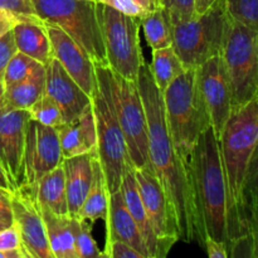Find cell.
I'll list each match as a JSON object with an SVG mask.
<instances>
[{
    "label": "cell",
    "mask_w": 258,
    "mask_h": 258,
    "mask_svg": "<svg viewBox=\"0 0 258 258\" xmlns=\"http://www.w3.org/2000/svg\"><path fill=\"white\" fill-rule=\"evenodd\" d=\"M23 249L19 231L14 223L7 228L0 229V251Z\"/></svg>",
    "instance_id": "f35d334b"
},
{
    "label": "cell",
    "mask_w": 258,
    "mask_h": 258,
    "mask_svg": "<svg viewBox=\"0 0 258 258\" xmlns=\"http://www.w3.org/2000/svg\"><path fill=\"white\" fill-rule=\"evenodd\" d=\"M45 27L52 44L53 57L62 64L66 72L77 82V85L92 98L98 90L96 66L93 60L62 28L48 23H45Z\"/></svg>",
    "instance_id": "2e32d148"
},
{
    "label": "cell",
    "mask_w": 258,
    "mask_h": 258,
    "mask_svg": "<svg viewBox=\"0 0 258 258\" xmlns=\"http://www.w3.org/2000/svg\"><path fill=\"white\" fill-rule=\"evenodd\" d=\"M202 97L217 139L232 113V92L221 54L197 67Z\"/></svg>",
    "instance_id": "5bb4252c"
},
{
    "label": "cell",
    "mask_w": 258,
    "mask_h": 258,
    "mask_svg": "<svg viewBox=\"0 0 258 258\" xmlns=\"http://www.w3.org/2000/svg\"><path fill=\"white\" fill-rule=\"evenodd\" d=\"M35 199L42 209L58 216H70L64 169L62 164L40 179L35 188Z\"/></svg>",
    "instance_id": "603a6c76"
},
{
    "label": "cell",
    "mask_w": 258,
    "mask_h": 258,
    "mask_svg": "<svg viewBox=\"0 0 258 258\" xmlns=\"http://www.w3.org/2000/svg\"><path fill=\"white\" fill-rule=\"evenodd\" d=\"M38 64L39 62L18 50L9 60L8 66L5 67L4 75H3V83H4L5 90L14 86L15 83L25 80Z\"/></svg>",
    "instance_id": "1f68e13d"
},
{
    "label": "cell",
    "mask_w": 258,
    "mask_h": 258,
    "mask_svg": "<svg viewBox=\"0 0 258 258\" xmlns=\"http://www.w3.org/2000/svg\"><path fill=\"white\" fill-rule=\"evenodd\" d=\"M141 28L149 47L165 48L173 43V25L165 8L155 0V5L141 19Z\"/></svg>",
    "instance_id": "4316f807"
},
{
    "label": "cell",
    "mask_w": 258,
    "mask_h": 258,
    "mask_svg": "<svg viewBox=\"0 0 258 258\" xmlns=\"http://www.w3.org/2000/svg\"><path fill=\"white\" fill-rule=\"evenodd\" d=\"M45 93V66L39 63L25 80L5 90V110H27Z\"/></svg>",
    "instance_id": "cb8c5ba5"
},
{
    "label": "cell",
    "mask_w": 258,
    "mask_h": 258,
    "mask_svg": "<svg viewBox=\"0 0 258 258\" xmlns=\"http://www.w3.org/2000/svg\"><path fill=\"white\" fill-rule=\"evenodd\" d=\"M93 174L92 183H91L90 190L78 211V218L88 221L90 223H95L97 221H106L108 211V199H110V191H108L107 184H106L105 175H103L102 168L98 161L97 155H93Z\"/></svg>",
    "instance_id": "d4e9b609"
},
{
    "label": "cell",
    "mask_w": 258,
    "mask_h": 258,
    "mask_svg": "<svg viewBox=\"0 0 258 258\" xmlns=\"http://www.w3.org/2000/svg\"><path fill=\"white\" fill-rule=\"evenodd\" d=\"M163 100L171 140L181 158L189 161L201 135L211 127L197 68H186L178 76L163 92Z\"/></svg>",
    "instance_id": "277c9868"
},
{
    "label": "cell",
    "mask_w": 258,
    "mask_h": 258,
    "mask_svg": "<svg viewBox=\"0 0 258 258\" xmlns=\"http://www.w3.org/2000/svg\"><path fill=\"white\" fill-rule=\"evenodd\" d=\"M0 229H3V228H2V227H0Z\"/></svg>",
    "instance_id": "c3c4849f"
},
{
    "label": "cell",
    "mask_w": 258,
    "mask_h": 258,
    "mask_svg": "<svg viewBox=\"0 0 258 258\" xmlns=\"http://www.w3.org/2000/svg\"><path fill=\"white\" fill-rule=\"evenodd\" d=\"M38 17L62 28L93 60L96 67H107L105 44L93 0H32Z\"/></svg>",
    "instance_id": "8992f818"
},
{
    "label": "cell",
    "mask_w": 258,
    "mask_h": 258,
    "mask_svg": "<svg viewBox=\"0 0 258 258\" xmlns=\"http://www.w3.org/2000/svg\"><path fill=\"white\" fill-rule=\"evenodd\" d=\"M17 23L18 19L14 15L5 12V10H0V37L7 32H9V30H12Z\"/></svg>",
    "instance_id": "b9f144b4"
},
{
    "label": "cell",
    "mask_w": 258,
    "mask_h": 258,
    "mask_svg": "<svg viewBox=\"0 0 258 258\" xmlns=\"http://www.w3.org/2000/svg\"><path fill=\"white\" fill-rule=\"evenodd\" d=\"M92 223L78 217H72V231L77 258L103 257L92 237Z\"/></svg>",
    "instance_id": "f1b7e54d"
},
{
    "label": "cell",
    "mask_w": 258,
    "mask_h": 258,
    "mask_svg": "<svg viewBox=\"0 0 258 258\" xmlns=\"http://www.w3.org/2000/svg\"><path fill=\"white\" fill-rule=\"evenodd\" d=\"M221 57L232 92V111L258 95V32L227 19Z\"/></svg>",
    "instance_id": "52a82bcc"
},
{
    "label": "cell",
    "mask_w": 258,
    "mask_h": 258,
    "mask_svg": "<svg viewBox=\"0 0 258 258\" xmlns=\"http://www.w3.org/2000/svg\"><path fill=\"white\" fill-rule=\"evenodd\" d=\"M45 93L60 106L66 122L75 120L92 102L54 57L45 64Z\"/></svg>",
    "instance_id": "e0dca14e"
},
{
    "label": "cell",
    "mask_w": 258,
    "mask_h": 258,
    "mask_svg": "<svg viewBox=\"0 0 258 258\" xmlns=\"http://www.w3.org/2000/svg\"><path fill=\"white\" fill-rule=\"evenodd\" d=\"M168 12L171 25L193 19L197 15L196 0H156Z\"/></svg>",
    "instance_id": "e575fe53"
},
{
    "label": "cell",
    "mask_w": 258,
    "mask_h": 258,
    "mask_svg": "<svg viewBox=\"0 0 258 258\" xmlns=\"http://www.w3.org/2000/svg\"><path fill=\"white\" fill-rule=\"evenodd\" d=\"M14 224L27 258H54L48 242L42 211L35 196L20 188L10 196Z\"/></svg>",
    "instance_id": "4fadbf2b"
},
{
    "label": "cell",
    "mask_w": 258,
    "mask_h": 258,
    "mask_svg": "<svg viewBox=\"0 0 258 258\" xmlns=\"http://www.w3.org/2000/svg\"><path fill=\"white\" fill-rule=\"evenodd\" d=\"M227 19L224 0H214L202 14L173 25L171 45L185 68H197L221 54Z\"/></svg>",
    "instance_id": "ba28073f"
},
{
    "label": "cell",
    "mask_w": 258,
    "mask_h": 258,
    "mask_svg": "<svg viewBox=\"0 0 258 258\" xmlns=\"http://www.w3.org/2000/svg\"><path fill=\"white\" fill-rule=\"evenodd\" d=\"M93 155L95 153L82 154L73 158L63 159L66 178V191L70 216H77L92 183Z\"/></svg>",
    "instance_id": "ffe728a7"
},
{
    "label": "cell",
    "mask_w": 258,
    "mask_h": 258,
    "mask_svg": "<svg viewBox=\"0 0 258 258\" xmlns=\"http://www.w3.org/2000/svg\"><path fill=\"white\" fill-rule=\"evenodd\" d=\"M63 161L57 130L29 118L25 133L24 185L35 196V188L40 179L60 165Z\"/></svg>",
    "instance_id": "7c38bea8"
},
{
    "label": "cell",
    "mask_w": 258,
    "mask_h": 258,
    "mask_svg": "<svg viewBox=\"0 0 258 258\" xmlns=\"http://www.w3.org/2000/svg\"><path fill=\"white\" fill-rule=\"evenodd\" d=\"M92 107L97 134L96 155L102 168L108 191L113 193L120 190L125 169L131 163L127 145L110 101L100 88L92 97Z\"/></svg>",
    "instance_id": "30bf717a"
},
{
    "label": "cell",
    "mask_w": 258,
    "mask_h": 258,
    "mask_svg": "<svg viewBox=\"0 0 258 258\" xmlns=\"http://www.w3.org/2000/svg\"><path fill=\"white\" fill-rule=\"evenodd\" d=\"M97 15L107 67L126 80L138 81L139 71L145 62L140 43L141 19L103 4H97Z\"/></svg>",
    "instance_id": "9c48e42d"
},
{
    "label": "cell",
    "mask_w": 258,
    "mask_h": 258,
    "mask_svg": "<svg viewBox=\"0 0 258 258\" xmlns=\"http://www.w3.org/2000/svg\"><path fill=\"white\" fill-rule=\"evenodd\" d=\"M154 81L161 92L186 70L185 66L178 57L173 45L153 49V60L149 64Z\"/></svg>",
    "instance_id": "83f0119b"
},
{
    "label": "cell",
    "mask_w": 258,
    "mask_h": 258,
    "mask_svg": "<svg viewBox=\"0 0 258 258\" xmlns=\"http://www.w3.org/2000/svg\"><path fill=\"white\" fill-rule=\"evenodd\" d=\"M214 3V0H196V10L197 15L202 14L203 12H206L209 7Z\"/></svg>",
    "instance_id": "f6af8a7d"
},
{
    "label": "cell",
    "mask_w": 258,
    "mask_h": 258,
    "mask_svg": "<svg viewBox=\"0 0 258 258\" xmlns=\"http://www.w3.org/2000/svg\"><path fill=\"white\" fill-rule=\"evenodd\" d=\"M135 178L141 201L158 238L159 258H165L174 244L180 241L175 213L163 186L149 166L135 169Z\"/></svg>",
    "instance_id": "8fae6325"
},
{
    "label": "cell",
    "mask_w": 258,
    "mask_h": 258,
    "mask_svg": "<svg viewBox=\"0 0 258 258\" xmlns=\"http://www.w3.org/2000/svg\"><path fill=\"white\" fill-rule=\"evenodd\" d=\"M27 110H0V163L17 191L24 185V149Z\"/></svg>",
    "instance_id": "9a60e30c"
},
{
    "label": "cell",
    "mask_w": 258,
    "mask_h": 258,
    "mask_svg": "<svg viewBox=\"0 0 258 258\" xmlns=\"http://www.w3.org/2000/svg\"><path fill=\"white\" fill-rule=\"evenodd\" d=\"M48 242L54 258H77L72 231V217L58 216L40 208Z\"/></svg>",
    "instance_id": "484cf974"
},
{
    "label": "cell",
    "mask_w": 258,
    "mask_h": 258,
    "mask_svg": "<svg viewBox=\"0 0 258 258\" xmlns=\"http://www.w3.org/2000/svg\"><path fill=\"white\" fill-rule=\"evenodd\" d=\"M12 30L19 52L44 66L53 58L47 27L39 17L18 20Z\"/></svg>",
    "instance_id": "44dd1931"
},
{
    "label": "cell",
    "mask_w": 258,
    "mask_h": 258,
    "mask_svg": "<svg viewBox=\"0 0 258 258\" xmlns=\"http://www.w3.org/2000/svg\"><path fill=\"white\" fill-rule=\"evenodd\" d=\"M97 4L107 5L123 14L143 19L146 13L155 5V0H93Z\"/></svg>",
    "instance_id": "836d02e7"
},
{
    "label": "cell",
    "mask_w": 258,
    "mask_h": 258,
    "mask_svg": "<svg viewBox=\"0 0 258 258\" xmlns=\"http://www.w3.org/2000/svg\"><path fill=\"white\" fill-rule=\"evenodd\" d=\"M28 112H29L32 120L38 121L43 125L50 126L53 128H58L63 123H66L60 106L47 93H44L39 100L35 101L28 108Z\"/></svg>",
    "instance_id": "f546056e"
},
{
    "label": "cell",
    "mask_w": 258,
    "mask_h": 258,
    "mask_svg": "<svg viewBox=\"0 0 258 258\" xmlns=\"http://www.w3.org/2000/svg\"><path fill=\"white\" fill-rule=\"evenodd\" d=\"M55 130L59 139L63 159L96 153L97 134L92 102L75 120L63 123Z\"/></svg>",
    "instance_id": "ac0fdd59"
},
{
    "label": "cell",
    "mask_w": 258,
    "mask_h": 258,
    "mask_svg": "<svg viewBox=\"0 0 258 258\" xmlns=\"http://www.w3.org/2000/svg\"><path fill=\"white\" fill-rule=\"evenodd\" d=\"M136 83L148 120L149 168L173 207L180 241L197 242L204 247L208 234L190 164L181 158L171 140L165 120L163 92L156 86L146 62L141 64Z\"/></svg>",
    "instance_id": "6da1fadb"
},
{
    "label": "cell",
    "mask_w": 258,
    "mask_h": 258,
    "mask_svg": "<svg viewBox=\"0 0 258 258\" xmlns=\"http://www.w3.org/2000/svg\"><path fill=\"white\" fill-rule=\"evenodd\" d=\"M102 256L105 258H145L141 252L134 248L131 244L120 239H106Z\"/></svg>",
    "instance_id": "d590c367"
},
{
    "label": "cell",
    "mask_w": 258,
    "mask_h": 258,
    "mask_svg": "<svg viewBox=\"0 0 258 258\" xmlns=\"http://www.w3.org/2000/svg\"><path fill=\"white\" fill-rule=\"evenodd\" d=\"M120 190L122 193L126 207L130 211L133 218L135 219L139 231H140L141 236L145 241L150 258H159L158 238H156V234L154 232L153 226H151L150 219H149L148 212H146L143 201H141L138 181L135 178V169L131 163L126 166Z\"/></svg>",
    "instance_id": "7402d4cb"
},
{
    "label": "cell",
    "mask_w": 258,
    "mask_h": 258,
    "mask_svg": "<svg viewBox=\"0 0 258 258\" xmlns=\"http://www.w3.org/2000/svg\"><path fill=\"white\" fill-rule=\"evenodd\" d=\"M258 206V146L252 156L243 190V217L247 228V213L252 207Z\"/></svg>",
    "instance_id": "d6a6232c"
},
{
    "label": "cell",
    "mask_w": 258,
    "mask_h": 258,
    "mask_svg": "<svg viewBox=\"0 0 258 258\" xmlns=\"http://www.w3.org/2000/svg\"><path fill=\"white\" fill-rule=\"evenodd\" d=\"M228 193V251L247 236L243 217V190L252 156L258 146V95L232 111L218 138Z\"/></svg>",
    "instance_id": "7a4b0ae2"
},
{
    "label": "cell",
    "mask_w": 258,
    "mask_h": 258,
    "mask_svg": "<svg viewBox=\"0 0 258 258\" xmlns=\"http://www.w3.org/2000/svg\"><path fill=\"white\" fill-rule=\"evenodd\" d=\"M14 223L10 197H0V227L7 228Z\"/></svg>",
    "instance_id": "60d3db41"
},
{
    "label": "cell",
    "mask_w": 258,
    "mask_h": 258,
    "mask_svg": "<svg viewBox=\"0 0 258 258\" xmlns=\"http://www.w3.org/2000/svg\"><path fill=\"white\" fill-rule=\"evenodd\" d=\"M0 258H27L23 249H10V251H0Z\"/></svg>",
    "instance_id": "ee69618b"
},
{
    "label": "cell",
    "mask_w": 258,
    "mask_h": 258,
    "mask_svg": "<svg viewBox=\"0 0 258 258\" xmlns=\"http://www.w3.org/2000/svg\"><path fill=\"white\" fill-rule=\"evenodd\" d=\"M105 222L107 226L106 239H120L126 242L141 252L145 258H150L145 241L139 231L135 219L133 218L130 211L126 207L121 190L110 193L107 217Z\"/></svg>",
    "instance_id": "d6986e66"
},
{
    "label": "cell",
    "mask_w": 258,
    "mask_h": 258,
    "mask_svg": "<svg viewBox=\"0 0 258 258\" xmlns=\"http://www.w3.org/2000/svg\"><path fill=\"white\" fill-rule=\"evenodd\" d=\"M17 52L18 47L14 39V34H13V30H9L0 37V80L2 81L5 67Z\"/></svg>",
    "instance_id": "74e56055"
},
{
    "label": "cell",
    "mask_w": 258,
    "mask_h": 258,
    "mask_svg": "<svg viewBox=\"0 0 258 258\" xmlns=\"http://www.w3.org/2000/svg\"><path fill=\"white\" fill-rule=\"evenodd\" d=\"M4 96H5V87L3 81L0 80V110H2L3 102H4Z\"/></svg>",
    "instance_id": "bcb514c9"
},
{
    "label": "cell",
    "mask_w": 258,
    "mask_h": 258,
    "mask_svg": "<svg viewBox=\"0 0 258 258\" xmlns=\"http://www.w3.org/2000/svg\"><path fill=\"white\" fill-rule=\"evenodd\" d=\"M0 10L10 13L18 20L38 17L32 0H0Z\"/></svg>",
    "instance_id": "8d00e7d4"
},
{
    "label": "cell",
    "mask_w": 258,
    "mask_h": 258,
    "mask_svg": "<svg viewBox=\"0 0 258 258\" xmlns=\"http://www.w3.org/2000/svg\"><path fill=\"white\" fill-rule=\"evenodd\" d=\"M0 189L4 191H7V193H9V194L15 193L14 188H13L12 184H10L9 179H8V175H7V173H5L4 168H3L2 163H0Z\"/></svg>",
    "instance_id": "7bdbcfd3"
},
{
    "label": "cell",
    "mask_w": 258,
    "mask_h": 258,
    "mask_svg": "<svg viewBox=\"0 0 258 258\" xmlns=\"http://www.w3.org/2000/svg\"><path fill=\"white\" fill-rule=\"evenodd\" d=\"M207 234L228 247V193L218 139L208 127L189 156Z\"/></svg>",
    "instance_id": "3957f363"
},
{
    "label": "cell",
    "mask_w": 258,
    "mask_h": 258,
    "mask_svg": "<svg viewBox=\"0 0 258 258\" xmlns=\"http://www.w3.org/2000/svg\"><path fill=\"white\" fill-rule=\"evenodd\" d=\"M10 196H12V194L7 193V191H4V190H2V189H0V197H10Z\"/></svg>",
    "instance_id": "7dc6e473"
},
{
    "label": "cell",
    "mask_w": 258,
    "mask_h": 258,
    "mask_svg": "<svg viewBox=\"0 0 258 258\" xmlns=\"http://www.w3.org/2000/svg\"><path fill=\"white\" fill-rule=\"evenodd\" d=\"M229 19L258 32V0H224Z\"/></svg>",
    "instance_id": "4dcf8cb0"
},
{
    "label": "cell",
    "mask_w": 258,
    "mask_h": 258,
    "mask_svg": "<svg viewBox=\"0 0 258 258\" xmlns=\"http://www.w3.org/2000/svg\"><path fill=\"white\" fill-rule=\"evenodd\" d=\"M204 249H206L207 254L209 258H228L229 251L228 247L224 242L217 241V239L212 238V237H207L206 242H204Z\"/></svg>",
    "instance_id": "ab89813d"
},
{
    "label": "cell",
    "mask_w": 258,
    "mask_h": 258,
    "mask_svg": "<svg viewBox=\"0 0 258 258\" xmlns=\"http://www.w3.org/2000/svg\"><path fill=\"white\" fill-rule=\"evenodd\" d=\"M98 88L110 101L125 136L134 168L149 166V134L145 107L136 81L117 75L108 67H96Z\"/></svg>",
    "instance_id": "5b68a950"
}]
</instances>
